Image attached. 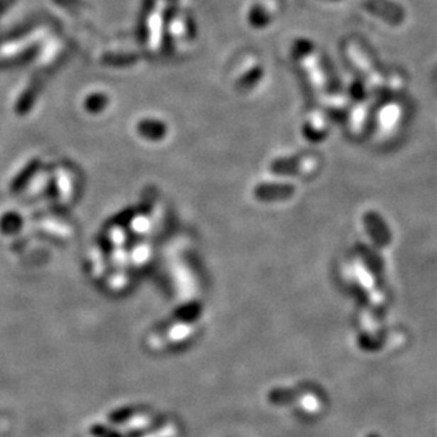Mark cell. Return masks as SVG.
I'll use <instances>...</instances> for the list:
<instances>
[{"instance_id":"5","label":"cell","mask_w":437,"mask_h":437,"mask_svg":"<svg viewBox=\"0 0 437 437\" xmlns=\"http://www.w3.org/2000/svg\"><path fill=\"white\" fill-rule=\"evenodd\" d=\"M312 43L306 38H298L295 40L294 45H292V51L295 55H305V54H311L312 52Z\"/></svg>"},{"instance_id":"2","label":"cell","mask_w":437,"mask_h":437,"mask_svg":"<svg viewBox=\"0 0 437 437\" xmlns=\"http://www.w3.org/2000/svg\"><path fill=\"white\" fill-rule=\"evenodd\" d=\"M274 11H275V3L272 0L257 1L248 9L247 21L253 28H264L272 21Z\"/></svg>"},{"instance_id":"4","label":"cell","mask_w":437,"mask_h":437,"mask_svg":"<svg viewBox=\"0 0 437 437\" xmlns=\"http://www.w3.org/2000/svg\"><path fill=\"white\" fill-rule=\"evenodd\" d=\"M170 31H172L173 37H176V38L192 37L194 34V28H193L192 23H189L187 18H184V17H177V18L172 20Z\"/></svg>"},{"instance_id":"1","label":"cell","mask_w":437,"mask_h":437,"mask_svg":"<svg viewBox=\"0 0 437 437\" xmlns=\"http://www.w3.org/2000/svg\"><path fill=\"white\" fill-rule=\"evenodd\" d=\"M363 7L392 26H399L406 18L403 7L393 0H363Z\"/></svg>"},{"instance_id":"6","label":"cell","mask_w":437,"mask_h":437,"mask_svg":"<svg viewBox=\"0 0 437 437\" xmlns=\"http://www.w3.org/2000/svg\"><path fill=\"white\" fill-rule=\"evenodd\" d=\"M167 1H175V0H167Z\"/></svg>"},{"instance_id":"3","label":"cell","mask_w":437,"mask_h":437,"mask_svg":"<svg viewBox=\"0 0 437 437\" xmlns=\"http://www.w3.org/2000/svg\"><path fill=\"white\" fill-rule=\"evenodd\" d=\"M162 33H163V13L155 10L150 13L148 18V38H149V45L153 50L160 45Z\"/></svg>"}]
</instances>
